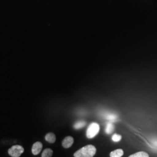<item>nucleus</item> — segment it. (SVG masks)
<instances>
[{
    "label": "nucleus",
    "mask_w": 157,
    "mask_h": 157,
    "mask_svg": "<svg viewBox=\"0 0 157 157\" xmlns=\"http://www.w3.org/2000/svg\"><path fill=\"white\" fill-rule=\"evenodd\" d=\"M96 148L93 145H87L74 153L75 157H93L96 153Z\"/></svg>",
    "instance_id": "nucleus-1"
},
{
    "label": "nucleus",
    "mask_w": 157,
    "mask_h": 157,
    "mask_svg": "<svg viewBox=\"0 0 157 157\" xmlns=\"http://www.w3.org/2000/svg\"><path fill=\"white\" fill-rule=\"evenodd\" d=\"M100 132V125L96 122L91 123L86 131V136L88 139H93Z\"/></svg>",
    "instance_id": "nucleus-2"
},
{
    "label": "nucleus",
    "mask_w": 157,
    "mask_h": 157,
    "mask_svg": "<svg viewBox=\"0 0 157 157\" xmlns=\"http://www.w3.org/2000/svg\"><path fill=\"white\" fill-rule=\"evenodd\" d=\"M24 152V148L19 145H15L8 150V154L12 157H19Z\"/></svg>",
    "instance_id": "nucleus-3"
},
{
    "label": "nucleus",
    "mask_w": 157,
    "mask_h": 157,
    "mask_svg": "<svg viewBox=\"0 0 157 157\" xmlns=\"http://www.w3.org/2000/svg\"><path fill=\"white\" fill-rule=\"evenodd\" d=\"M42 148H43V144L40 141H37L34 143L32 148V152L33 155H38L40 152L41 151Z\"/></svg>",
    "instance_id": "nucleus-4"
},
{
    "label": "nucleus",
    "mask_w": 157,
    "mask_h": 157,
    "mask_svg": "<svg viewBox=\"0 0 157 157\" xmlns=\"http://www.w3.org/2000/svg\"><path fill=\"white\" fill-rule=\"evenodd\" d=\"M73 142H74V139L72 137L67 136L62 141V145L63 148H68L72 146Z\"/></svg>",
    "instance_id": "nucleus-5"
},
{
    "label": "nucleus",
    "mask_w": 157,
    "mask_h": 157,
    "mask_svg": "<svg viewBox=\"0 0 157 157\" xmlns=\"http://www.w3.org/2000/svg\"><path fill=\"white\" fill-rule=\"evenodd\" d=\"M45 139L50 143H54L56 141V136L53 133H48L45 135Z\"/></svg>",
    "instance_id": "nucleus-6"
},
{
    "label": "nucleus",
    "mask_w": 157,
    "mask_h": 157,
    "mask_svg": "<svg viewBox=\"0 0 157 157\" xmlns=\"http://www.w3.org/2000/svg\"><path fill=\"white\" fill-rule=\"evenodd\" d=\"M124 151L122 149H117L110 153V157H122L124 155Z\"/></svg>",
    "instance_id": "nucleus-7"
},
{
    "label": "nucleus",
    "mask_w": 157,
    "mask_h": 157,
    "mask_svg": "<svg viewBox=\"0 0 157 157\" xmlns=\"http://www.w3.org/2000/svg\"><path fill=\"white\" fill-rule=\"evenodd\" d=\"M114 129H115V126H114L113 124L111 122L108 123L106 126V128H105V132L108 135L111 134L112 132L114 131Z\"/></svg>",
    "instance_id": "nucleus-8"
},
{
    "label": "nucleus",
    "mask_w": 157,
    "mask_h": 157,
    "mask_svg": "<svg viewBox=\"0 0 157 157\" xmlns=\"http://www.w3.org/2000/svg\"><path fill=\"white\" fill-rule=\"evenodd\" d=\"M53 154V151L51 148H46L42 153L41 157H51Z\"/></svg>",
    "instance_id": "nucleus-9"
},
{
    "label": "nucleus",
    "mask_w": 157,
    "mask_h": 157,
    "mask_svg": "<svg viewBox=\"0 0 157 157\" xmlns=\"http://www.w3.org/2000/svg\"><path fill=\"white\" fill-rule=\"evenodd\" d=\"M86 122L85 121H80L76 122L75 124L73 125V127H74L75 129L78 130V129H81V128H83L84 126H86Z\"/></svg>",
    "instance_id": "nucleus-10"
},
{
    "label": "nucleus",
    "mask_w": 157,
    "mask_h": 157,
    "mask_svg": "<svg viewBox=\"0 0 157 157\" xmlns=\"http://www.w3.org/2000/svg\"><path fill=\"white\" fill-rule=\"evenodd\" d=\"M129 157H149V155L146 152L140 151L136 152Z\"/></svg>",
    "instance_id": "nucleus-11"
},
{
    "label": "nucleus",
    "mask_w": 157,
    "mask_h": 157,
    "mask_svg": "<svg viewBox=\"0 0 157 157\" xmlns=\"http://www.w3.org/2000/svg\"><path fill=\"white\" fill-rule=\"evenodd\" d=\"M121 139H122V136L117 133L113 135L112 136V141L114 142H119L121 140Z\"/></svg>",
    "instance_id": "nucleus-12"
}]
</instances>
